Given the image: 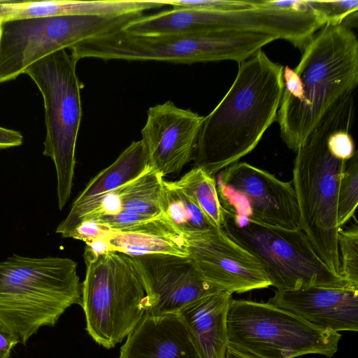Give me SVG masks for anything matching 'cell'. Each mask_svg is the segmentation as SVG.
Wrapping results in <instances>:
<instances>
[{"mask_svg": "<svg viewBox=\"0 0 358 358\" xmlns=\"http://www.w3.org/2000/svg\"><path fill=\"white\" fill-rule=\"evenodd\" d=\"M283 69L262 50L240 63L231 87L204 117L193 156L195 166L215 176L255 148L276 120Z\"/></svg>", "mask_w": 358, "mask_h": 358, "instance_id": "1", "label": "cell"}, {"mask_svg": "<svg viewBox=\"0 0 358 358\" xmlns=\"http://www.w3.org/2000/svg\"><path fill=\"white\" fill-rule=\"evenodd\" d=\"M355 117V92L340 99L324 115L296 151L292 184L296 196L300 229L326 265L341 275L338 249V195L348 161L333 157L328 136L351 129Z\"/></svg>", "mask_w": 358, "mask_h": 358, "instance_id": "2", "label": "cell"}, {"mask_svg": "<svg viewBox=\"0 0 358 358\" xmlns=\"http://www.w3.org/2000/svg\"><path fill=\"white\" fill-rule=\"evenodd\" d=\"M300 79L298 100L282 97L276 121L280 136L296 152L327 111L358 83V41L345 25L325 24L303 48L294 69Z\"/></svg>", "mask_w": 358, "mask_h": 358, "instance_id": "3", "label": "cell"}, {"mask_svg": "<svg viewBox=\"0 0 358 358\" xmlns=\"http://www.w3.org/2000/svg\"><path fill=\"white\" fill-rule=\"evenodd\" d=\"M77 264L69 258L13 255L0 262V324L25 345L54 326L67 308L81 306Z\"/></svg>", "mask_w": 358, "mask_h": 358, "instance_id": "4", "label": "cell"}, {"mask_svg": "<svg viewBox=\"0 0 358 358\" xmlns=\"http://www.w3.org/2000/svg\"><path fill=\"white\" fill-rule=\"evenodd\" d=\"M277 39L268 34L234 31L138 35L121 28L81 41L70 50L77 62L94 58L187 64L222 60L241 63Z\"/></svg>", "mask_w": 358, "mask_h": 358, "instance_id": "5", "label": "cell"}, {"mask_svg": "<svg viewBox=\"0 0 358 358\" xmlns=\"http://www.w3.org/2000/svg\"><path fill=\"white\" fill-rule=\"evenodd\" d=\"M82 303L86 330L106 349L134 329L145 313V292L131 257L117 251L85 252Z\"/></svg>", "mask_w": 358, "mask_h": 358, "instance_id": "6", "label": "cell"}, {"mask_svg": "<svg viewBox=\"0 0 358 358\" xmlns=\"http://www.w3.org/2000/svg\"><path fill=\"white\" fill-rule=\"evenodd\" d=\"M66 50L39 59L24 71L43 99L46 127L43 155L50 157L55 166L60 210L69 200L73 185L83 87L76 73L77 62Z\"/></svg>", "mask_w": 358, "mask_h": 358, "instance_id": "7", "label": "cell"}, {"mask_svg": "<svg viewBox=\"0 0 358 358\" xmlns=\"http://www.w3.org/2000/svg\"><path fill=\"white\" fill-rule=\"evenodd\" d=\"M227 331L229 346L258 358L331 357L341 338L268 302L244 299H231Z\"/></svg>", "mask_w": 358, "mask_h": 358, "instance_id": "8", "label": "cell"}, {"mask_svg": "<svg viewBox=\"0 0 358 358\" xmlns=\"http://www.w3.org/2000/svg\"><path fill=\"white\" fill-rule=\"evenodd\" d=\"M223 229L263 265L277 290L354 287L333 272L301 229H287L225 214Z\"/></svg>", "mask_w": 358, "mask_h": 358, "instance_id": "9", "label": "cell"}, {"mask_svg": "<svg viewBox=\"0 0 358 358\" xmlns=\"http://www.w3.org/2000/svg\"><path fill=\"white\" fill-rule=\"evenodd\" d=\"M143 14L66 15L0 22V84L16 79L39 59L85 40L123 28Z\"/></svg>", "mask_w": 358, "mask_h": 358, "instance_id": "10", "label": "cell"}, {"mask_svg": "<svg viewBox=\"0 0 358 358\" xmlns=\"http://www.w3.org/2000/svg\"><path fill=\"white\" fill-rule=\"evenodd\" d=\"M217 190L224 213L234 218L287 229H301L292 182L246 162H236L218 173Z\"/></svg>", "mask_w": 358, "mask_h": 358, "instance_id": "11", "label": "cell"}, {"mask_svg": "<svg viewBox=\"0 0 358 358\" xmlns=\"http://www.w3.org/2000/svg\"><path fill=\"white\" fill-rule=\"evenodd\" d=\"M184 239L196 272L218 290L240 294L271 286L262 263L223 228L211 227Z\"/></svg>", "mask_w": 358, "mask_h": 358, "instance_id": "12", "label": "cell"}, {"mask_svg": "<svg viewBox=\"0 0 358 358\" xmlns=\"http://www.w3.org/2000/svg\"><path fill=\"white\" fill-rule=\"evenodd\" d=\"M145 292V313H178L188 304L220 292L204 281L187 256L152 254L130 257Z\"/></svg>", "mask_w": 358, "mask_h": 358, "instance_id": "13", "label": "cell"}, {"mask_svg": "<svg viewBox=\"0 0 358 358\" xmlns=\"http://www.w3.org/2000/svg\"><path fill=\"white\" fill-rule=\"evenodd\" d=\"M203 120L171 101L150 107L141 131L150 166L163 178L180 172L193 160Z\"/></svg>", "mask_w": 358, "mask_h": 358, "instance_id": "14", "label": "cell"}, {"mask_svg": "<svg viewBox=\"0 0 358 358\" xmlns=\"http://www.w3.org/2000/svg\"><path fill=\"white\" fill-rule=\"evenodd\" d=\"M267 302L322 330L358 331V289L314 286L276 289Z\"/></svg>", "mask_w": 358, "mask_h": 358, "instance_id": "15", "label": "cell"}, {"mask_svg": "<svg viewBox=\"0 0 358 358\" xmlns=\"http://www.w3.org/2000/svg\"><path fill=\"white\" fill-rule=\"evenodd\" d=\"M118 358H201L179 313L144 315L127 336Z\"/></svg>", "mask_w": 358, "mask_h": 358, "instance_id": "16", "label": "cell"}, {"mask_svg": "<svg viewBox=\"0 0 358 358\" xmlns=\"http://www.w3.org/2000/svg\"><path fill=\"white\" fill-rule=\"evenodd\" d=\"M232 299L229 292H217L178 313L191 331L201 358H225L229 348L227 314Z\"/></svg>", "mask_w": 358, "mask_h": 358, "instance_id": "17", "label": "cell"}, {"mask_svg": "<svg viewBox=\"0 0 358 358\" xmlns=\"http://www.w3.org/2000/svg\"><path fill=\"white\" fill-rule=\"evenodd\" d=\"M107 238L111 251L129 257L152 254L187 256L183 236L162 215L127 228L111 231Z\"/></svg>", "mask_w": 358, "mask_h": 358, "instance_id": "18", "label": "cell"}, {"mask_svg": "<svg viewBox=\"0 0 358 358\" xmlns=\"http://www.w3.org/2000/svg\"><path fill=\"white\" fill-rule=\"evenodd\" d=\"M150 168L146 148L133 141L115 162L93 178L74 202L94 198L117 189L133 181Z\"/></svg>", "mask_w": 358, "mask_h": 358, "instance_id": "19", "label": "cell"}, {"mask_svg": "<svg viewBox=\"0 0 358 358\" xmlns=\"http://www.w3.org/2000/svg\"><path fill=\"white\" fill-rule=\"evenodd\" d=\"M159 205L161 215L183 238L214 227L193 200L173 181L163 180Z\"/></svg>", "mask_w": 358, "mask_h": 358, "instance_id": "20", "label": "cell"}, {"mask_svg": "<svg viewBox=\"0 0 358 358\" xmlns=\"http://www.w3.org/2000/svg\"><path fill=\"white\" fill-rule=\"evenodd\" d=\"M173 182L193 200L213 227L223 228L225 213L219 199L214 176L195 166Z\"/></svg>", "mask_w": 358, "mask_h": 358, "instance_id": "21", "label": "cell"}, {"mask_svg": "<svg viewBox=\"0 0 358 358\" xmlns=\"http://www.w3.org/2000/svg\"><path fill=\"white\" fill-rule=\"evenodd\" d=\"M163 180L164 178L150 166L140 176L124 186L122 210L150 219L159 216Z\"/></svg>", "mask_w": 358, "mask_h": 358, "instance_id": "22", "label": "cell"}, {"mask_svg": "<svg viewBox=\"0 0 358 358\" xmlns=\"http://www.w3.org/2000/svg\"><path fill=\"white\" fill-rule=\"evenodd\" d=\"M358 203L357 152L347 162L338 189L337 224L339 229L346 224L357 210Z\"/></svg>", "mask_w": 358, "mask_h": 358, "instance_id": "23", "label": "cell"}, {"mask_svg": "<svg viewBox=\"0 0 358 358\" xmlns=\"http://www.w3.org/2000/svg\"><path fill=\"white\" fill-rule=\"evenodd\" d=\"M338 249L341 263V275L351 285L358 288V225L357 221L350 227L340 229Z\"/></svg>", "mask_w": 358, "mask_h": 358, "instance_id": "24", "label": "cell"}, {"mask_svg": "<svg viewBox=\"0 0 358 358\" xmlns=\"http://www.w3.org/2000/svg\"><path fill=\"white\" fill-rule=\"evenodd\" d=\"M306 1L324 25H343V22L350 16L357 14V0Z\"/></svg>", "mask_w": 358, "mask_h": 358, "instance_id": "25", "label": "cell"}, {"mask_svg": "<svg viewBox=\"0 0 358 358\" xmlns=\"http://www.w3.org/2000/svg\"><path fill=\"white\" fill-rule=\"evenodd\" d=\"M166 6L176 9H192L207 12H222L254 8L250 1L232 0H162Z\"/></svg>", "mask_w": 358, "mask_h": 358, "instance_id": "26", "label": "cell"}, {"mask_svg": "<svg viewBox=\"0 0 358 358\" xmlns=\"http://www.w3.org/2000/svg\"><path fill=\"white\" fill-rule=\"evenodd\" d=\"M350 129H341L331 132L327 139V147L335 158L348 161L356 153Z\"/></svg>", "mask_w": 358, "mask_h": 358, "instance_id": "27", "label": "cell"}, {"mask_svg": "<svg viewBox=\"0 0 358 358\" xmlns=\"http://www.w3.org/2000/svg\"><path fill=\"white\" fill-rule=\"evenodd\" d=\"M110 233L111 231L103 224L95 221L85 220L78 224L65 238L80 240L87 245L96 239L108 236Z\"/></svg>", "mask_w": 358, "mask_h": 358, "instance_id": "28", "label": "cell"}, {"mask_svg": "<svg viewBox=\"0 0 358 358\" xmlns=\"http://www.w3.org/2000/svg\"><path fill=\"white\" fill-rule=\"evenodd\" d=\"M148 220L150 219L122 210L118 214L104 216L92 221L103 224L111 231H116Z\"/></svg>", "mask_w": 358, "mask_h": 358, "instance_id": "29", "label": "cell"}, {"mask_svg": "<svg viewBox=\"0 0 358 358\" xmlns=\"http://www.w3.org/2000/svg\"><path fill=\"white\" fill-rule=\"evenodd\" d=\"M255 8H270L297 11L310 9L306 0H284V1H250Z\"/></svg>", "mask_w": 358, "mask_h": 358, "instance_id": "30", "label": "cell"}, {"mask_svg": "<svg viewBox=\"0 0 358 358\" xmlns=\"http://www.w3.org/2000/svg\"><path fill=\"white\" fill-rule=\"evenodd\" d=\"M23 143V136L16 130L0 127V149L16 147Z\"/></svg>", "mask_w": 358, "mask_h": 358, "instance_id": "31", "label": "cell"}, {"mask_svg": "<svg viewBox=\"0 0 358 358\" xmlns=\"http://www.w3.org/2000/svg\"><path fill=\"white\" fill-rule=\"evenodd\" d=\"M18 343L17 339L0 324V358H9L13 348Z\"/></svg>", "mask_w": 358, "mask_h": 358, "instance_id": "32", "label": "cell"}, {"mask_svg": "<svg viewBox=\"0 0 358 358\" xmlns=\"http://www.w3.org/2000/svg\"><path fill=\"white\" fill-rule=\"evenodd\" d=\"M225 358H258L229 345Z\"/></svg>", "mask_w": 358, "mask_h": 358, "instance_id": "33", "label": "cell"}]
</instances>
